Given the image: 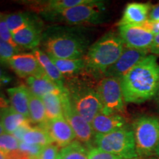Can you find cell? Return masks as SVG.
<instances>
[{
    "instance_id": "obj_1",
    "label": "cell",
    "mask_w": 159,
    "mask_h": 159,
    "mask_svg": "<svg viewBox=\"0 0 159 159\" xmlns=\"http://www.w3.org/2000/svg\"><path fill=\"white\" fill-rule=\"evenodd\" d=\"M127 103H141L156 96L159 88V64L154 55H148L120 80Z\"/></svg>"
},
{
    "instance_id": "obj_26",
    "label": "cell",
    "mask_w": 159,
    "mask_h": 159,
    "mask_svg": "<svg viewBox=\"0 0 159 159\" xmlns=\"http://www.w3.org/2000/svg\"><path fill=\"white\" fill-rule=\"evenodd\" d=\"M12 34L23 27L33 24L29 16L24 13H13L4 18Z\"/></svg>"
},
{
    "instance_id": "obj_30",
    "label": "cell",
    "mask_w": 159,
    "mask_h": 159,
    "mask_svg": "<svg viewBox=\"0 0 159 159\" xmlns=\"http://www.w3.org/2000/svg\"><path fill=\"white\" fill-rule=\"evenodd\" d=\"M43 147L39 145L28 144L27 143L21 142L19 143V150L33 159H37L42 151Z\"/></svg>"
},
{
    "instance_id": "obj_42",
    "label": "cell",
    "mask_w": 159,
    "mask_h": 159,
    "mask_svg": "<svg viewBox=\"0 0 159 159\" xmlns=\"http://www.w3.org/2000/svg\"><path fill=\"white\" fill-rule=\"evenodd\" d=\"M156 97H157V100H158V104H159V88H158V92H157V94H156Z\"/></svg>"
},
{
    "instance_id": "obj_32",
    "label": "cell",
    "mask_w": 159,
    "mask_h": 159,
    "mask_svg": "<svg viewBox=\"0 0 159 159\" xmlns=\"http://www.w3.org/2000/svg\"><path fill=\"white\" fill-rule=\"evenodd\" d=\"M0 39L5 41V42L10 43L15 48L19 49V47H18V45L15 43L14 40H13V34L10 31L8 27H7L4 19H2L1 22H0Z\"/></svg>"
},
{
    "instance_id": "obj_13",
    "label": "cell",
    "mask_w": 159,
    "mask_h": 159,
    "mask_svg": "<svg viewBox=\"0 0 159 159\" xmlns=\"http://www.w3.org/2000/svg\"><path fill=\"white\" fill-rule=\"evenodd\" d=\"M41 128L45 129L48 133L52 143L59 148H65L75 141L76 138L72 128L64 116L47 120Z\"/></svg>"
},
{
    "instance_id": "obj_45",
    "label": "cell",
    "mask_w": 159,
    "mask_h": 159,
    "mask_svg": "<svg viewBox=\"0 0 159 159\" xmlns=\"http://www.w3.org/2000/svg\"><path fill=\"white\" fill-rule=\"evenodd\" d=\"M133 159H139L138 158H133Z\"/></svg>"
},
{
    "instance_id": "obj_43",
    "label": "cell",
    "mask_w": 159,
    "mask_h": 159,
    "mask_svg": "<svg viewBox=\"0 0 159 159\" xmlns=\"http://www.w3.org/2000/svg\"><path fill=\"white\" fill-rule=\"evenodd\" d=\"M1 21H2V18H1V15H0V22H1Z\"/></svg>"
},
{
    "instance_id": "obj_40",
    "label": "cell",
    "mask_w": 159,
    "mask_h": 159,
    "mask_svg": "<svg viewBox=\"0 0 159 159\" xmlns=\"http://www.w3.org/2000/svg\"><path fill=\"white\" fill-rule=\"evenodd\" d=\"M5 134V130H4L2 124V120H1V116H0V136Z\"/></svg>"
},
{
    "instance_id": "obj_12",
    "label": "cell",
    "mask_w": 159,
    "mask_h": 159,
    "mask_svg": "<svg viewBox=\"0 0 159 159\" xmlns=\"http://www.w3.org/2000/svg\"><path fill=\"white\" fill-rule=\"evenodd\" d=\"M7 63L16 74L22 78L46 76L41 64L33 53L17 54L11 57Z\"/></svg>"
},
{
    "instance_id": "obj_20",
    "label": "cell",
    "mask_w": 159,
    "mask_h": 159,
    "mask_svg": "<svg viewBox=\"0 0 159 159\" xmlns=\"http://www.w3.org/2000/svg\"><path fill=\"white\" fill-rule=\"evenodd\" d=\"M49 57L64 77L75 78L82 74L83 71L86 70V66L83 58L66 60L56 58L51 56H49Z\"/></svg>"
},
{
    "instance_id": "obj_21",
    "label": "cell",
    "mask_w": 159,
    "mask_h": 159,
    "mask_svg": "<svg viewBox=\"0 0 159 159\" xmlns=\"http://www.w3.org/2000/svg\"><path fill=\"white\" fill-rule=\"evenodd\" d=\"M1 108L0 116L5 134H13L19 127L30 122L28 119L17 113L11 106H6Z\"/></svg>"
},
{
    "instance_id": "obj_6",
    "label": "cell",
    "mask_w": 159,
    "mask_h": 159,
    "mask_svg": "<svg viewBox=\"0 0 159 159\" xmlns=\"http://www.w3.org/2000/svg\"><path fill=\"white\" fill-rule=\"evenodd\" d=\"M63 114L74 131L77 141L88 148L94 147L95 134L90 123L85 121L75 109L68 90L61 94Z\"/></svg>"
},
{
    "instance_id": "obj_19",
    "label": "cell",
    "mask_w": 159,
    "mask_h": 159,
    "mask_svg": "<svg viewBox=\"0 0 159 159\" xmlns=\"http://www.w3.org/2000/svg\"><path fill=\"white\" fill-rule=\"evenodd\" d=\"M33 54L36 57L46 75L61 89H66L64 85V77L60 72L49 55L37 48L33 49Z\"/></svg>"
},
{
    "instance_id": "obj_4",
    "label": "cell",
    "mask_w": 159,
    "mask_h": 159,
    "mask_svg": "<svg viewBox=\"0 0 159 159\" xmlns=\"http://www.w3.org/2000/svg\"><path fill=\"white\" fill-rule=\"evenodd\" d=\"M137 153L142 158H150L159 144V118L139 116L133 124Z\"/></svg>"
},
{
    "instance_id": "obj_35",
    "label": "cell",
    "mask_w": 159,
    "mask_h": 159,
    "mask_svg": "<svg viewBox=\"0 0 159 159\" xmlns=\"http://www.w3.org/2000/svg\"><path fill=\"white\" fill-rule=\"evenodd\" d=\"M6 159H33L20 150L6 155Z\"/></svg>"
},
{
    "instance_id": "obj_28",
    "label": "cell",
    "mask_w": 159,
    "mask_h": 159,
    "mask_svg": "<svg viewBox=\"0 0 159 159\" xmlns=\"http://www.w3.org/2000/svg\"><path fill=\"white\" fill-rule=\"evenodd\" d=\"M19 143L13 134L5 133L0 136V149L6 155L19 150Z\"/></svg>"
},
{
    "instance_id": "obj_22",
    "label": "cell",
    "mask_w": 159,
    "mask_h": 159,
    "mask_svg": "<svg viewBox=\"0 0 159 159\" xmlns=\"http://www.w3.org/2000/svg\"><path fill=\"white\" fill-rule=\"evenodd\" d=\"M61 93H49L41 97L47 120H52L63 116Z\"/></svg>"
},
{
    "instance_id": "obj_2",
    "label": "cell",
    "mask_w": 159,
    "mask_h": 159,
    "mask_svg": "<svg viewBox=\"0 0 159 159\" xmlns=\"http://www.w3.org/2000/svg\"><path fill=\"white\" fill-rule=\"evenodd\" d=\"M125 47L119 34L111 32L106 33L91 46L83 57L86 70L105 75L119 58Z\"/></svg>"
},
{
    "instance_id": "obj_25",
    "label": "cell",
    "mask_w": 159,
    "mask_h": 159,
    "mask_svg": "<svg viewBox=\"0 0 159 159\" xmlns=\"http://www.w3.org/2000/svg\"><path fill=\"white\" fill-rule=\"evenodd\" d=\"M61 159H89L88 148L82 143L75 140L59 152Z\"/></svg>"
},
{
    "instance_id": "obj_9",
    "label": "cell",
    "mask_w": 159,
    "mask_h": 159,
    "mask_svg": "<svg viewBox=\"0 0 159 159\" xmlns=\"http://www.w3.org/2000/svg\"><path fill=\"white\" fill-rule=\"evenodd\" d=\"M71 92H69V95L77 113L91 124L95 116L102 110V102L97 89L83 87Z\"/></svg>"
},
{
    "instance_id": "obj_33",
    "label": "cell",
    "mask_w": 159,
    "mask_h": 159,
    "mask_svg": "<svg viewBox=\"0 0 159 159\" xmlns=\"http://www.w3.org/2000/svg\"><path fill=\"white\" fill-rule=\"evenodd\" d=\"M58 155V147L53 144H49L43 147L37 159H57Z\"/></svg>"
},
{
    "instance_id": "obj_36",
    "label": "cell",
    "mask_w": 159,
    "mask_h": 159,
    "mask_svg": "<svg viewBox=\"0 0 159 159\" xmlns=\"http://www.w3.org/2000/svg\"><path fill=\"white\" fill-rule=\"evenodd\" d=\"M148 21H159V4L152 6L148 17Z\"/></svg>"
},
{
    "instance_id": "obj_5",
    "label": "cell",
    "mask_w": 159,
    "mask_h": 159,
    "mask_svg": "<svg viewBox=\"0 0 159 159\" xmlns=\"http://www.w3.org/2000/svg\"><path fill=\"white\" fill-rule=\"evenodd\" d=\"M45 46L49 56L66 60L83 58L86 48L83 39L67 33L52 35L47 40Z\"/></svg>"
},
{
    "instance_id": "obj_8",
    "label": "cell",
    "mask_w": 159,
    "mask_h": 159,
    "mask_svg": "<svg viewBox=\"0 0 159 159\" xmlns=\"http://www.w3.org/2000/svg\"><path fill=\"white\" fill-rule=\"evenodd\" d=\"M105 7L103 2L89 0L88 2L77 5L71 8L52 13L61 21L72 25L95 24L102 21Z\"/></svg>"
},
{
    "instance_id": "obj_17",
    "label": "cell",
    "mask_w": 159,
    "mask_h": 159,
    "mask_svg": "<svg viewBox=\"0 0 159 159\" xmlns=\"http://www.w3.org/2000/svg\"><path fill=\"white\" fill-rule=\"evenodd\" d=\"M13 38L19 47L33 50L39 45L41 33L34 24H32L13 33Z\"/></svg>"
},
{
    "instance_id": "obj_34",
    "label": "cell",
    "mask_w": 159,
    "mask_h": 159,
    "mask_svg": "<svg viewBox=\"0 0 159 159\" xmlns=\"http://www.w3.org/2000/svg\"><path fill=\"white\" fill-rule=\"evenodd\" d=\"M31 127L32 126L30 125V122L25 123V125H21V127H19V128H18L14 133H13V135L18 139V140H19V142H22L24 136H25L26 133L28 131V130L31 128Z\"/></svg>"
},
{
    "instance_id": "obj_15",
    "label": "cell",
    "mask_w": 159,
    "mask_h": 159,
    "mask_svg": "<svg viewBox=\"0 0 159 159\" xmlns=\"http://www.w3.org/2000/svg\"><path fill=\"white\" fill-rule=\"evenodd\" d=\"M152 6L148 3L132 2L125 7L122 19L119 22L121 25L142 26L148 20Z\"/></svg>"
},
{
    "instance_id": "obj_14",
    "label": "cell",
    "mask_w": 159,
    "mask_h": 159,
    "mask_svg": "<svg viewBox=\"0 0 159 159\" xmlns=\"http://www.w3.org/2000/svg\"><path fill=\"white\" fill-rule=\"evenodd\" d=\"M95 135H105L126 128L127 121L120 114H105L99 113L91 123Z\"/></svg>"
},
{
    "instance_id": "obj_23",
    "label": "cell",
    "mask_w": 159,
    "mask_h": 159,
    "mask_svg": "<svg viewBox=\"0 0 159 159\" xmlns=\"http://www.w3.org/2000/svg\"><path fill=\"white\" fill-rule=\"evenodd\" d=\"M29 120L30 122L42 126L47 121V115L42 99L30 91Z\"/></svg>"
},
{
    "instance_id": "obj_39",
    "label": "cell",
    "mask_w": 159,
    "mask_h": 159,
    "mask_svg": "<svg viewBox=\"0 0 159 159\" xmlns=\"http://www.w3.org/2000/svg\"><path fill=\"white\" fill-rule=\"evenodd\" d=\"M150 158L151 159H159V144L157 145L153 153H152V156H151Z\"/></svg>"
},
{
    "instance_id": "obj_37",
    "label": "cell",
    "mask_w": 159,
    "mask_h": 159,
    "mask_svg": "<svg viewBox=\"0 0 159 159\" xmlns=\"http://www.w3.org/2000/svg\"><path fill=\"white\" fill-rule=\"evenodd\" d=\"M149 51L152 53V55H159V33L155 35L153 42L151 45Z\"/></svg>"
},
{
    "instance_id": "obj_31",
    "label": "cell",
    "mask_w": 159,
    "mask_h": 159,
    "mask_svg": "<svg viewBox=\"0 0 159 159\" xmlns=\"http://www.w3.org/2000/svg\"><path fill=\"white\" fill-rule=\"evenodd\" d=\"M88 156L89 159H122L115 155L105 152L94 146L89 149Z\"/></svg>"
},
{
    "instance_id": "obj_3",
    "label": "cell",
    "mask_w": 159,
    "mask_h": 159,
    "mask_svg": "<svg viewBox=\"0 0 159 159\" xmlns=\"http://www.w3.org/2000/svg\"><path fill=\"white\" fill-rule=\"evenodd\" d=\"M94 147L122 159L138 158L134 131L128 127L105 135H95Z\"/></svg>"
},
{
    "instance_id": "obj_18",
    "label": "cell",
    "mask_w": 159,
    "mask_h": 159,
    "mask_svg": "<svg viewBox=\"0 0 159 159\" xmlns=\"http://www.w3.org/2000/svg\"><path fill=\"white\" fill-rule=\"evenodd\" d=\"M27 88L35 96L42 97L49 93H61L66 89H61L56 83L46 75L42 77H28L27 78Z\"/></svg>"
},
{
    "instance_id": "obj_11",
    "label": "cell",
    "mask_w": 159,
    "mask_h": 159,
    "mask_svg": "<svg viewBox=\"0 0 159 159\" xmlns=\"http://www.w3.org/2000/svg\"><path fill=\"white\" fill-rule=\"evenodd\" d=\"M149 50H139L125 47L122 54L114 65L105 71V77L121 80L135 66L148 55Z\"/></svg>"
},
{
    "instance_id": "obj_16",
    "label": "cell",
    "mask_w": 159,
    "mask_h": 159,
    "mask_svg": "<svg viewBox=\"0 0 159 159\" xmlns=\"http://www.w3.org/2000/svg\"><path fill=\"white\" fill-rule=\"evenodd\" d=\"M8 93L11 107L19 114L29 119L30 90L25 85L10 88Z\"/></svg>"
},
{
    "instance_id": "obj_38",
    "label": "cell",
    "mask_w": 159,
    "mask_h": 159,
    "mask_svg": "<svg viewBox=\"0 0 159 159\" xmlns=\"http://www.w3.org/2000/svg\"><path fill=\"white\" fill-rule=\"evenodd\" d=\"M9 81H10L9 77L7 76L5 72H4L2 69L1 66H0V88H1L4 84H5V83H7V82H9Z\"/></svg>"
},
{
    "instance_id": "obj_41",
    "label": "cell",
    "mask_w": 159,
    "mask_h": 159,
    "mask_svg": "<svg viewBox=\"0 0 159 159\" xmlns=\"http://www.w3.org/2000/svg\"><path fill=\"white\" fill-rule=\"evenodd\" d=\"M0 159H6V154L0 149Z\"/></svg>"
},
{
    "instance_id": "obj_27",
    "label": "cell",
    "mask_w": 159,
    "mask_h": 159,
    "mask_svg": "<svg viewBox=\"0 0 159 159\" xmlns=\"http://www.w3.org/2000/svg\"><path fill=\"white\" fill-rule=\"evenodd\" d=\"M89 0H52L47 2L44 9L55 13L88 2Z\"/></svg>"
},
{
    "instance_id": "obj_7",
    "label": "cell",
    "mask_w": 159,
    "mask_h": 159,
    "mask_svg": "<svg viewBox=\"0 0 159 159\" xmlns=\"http://www.w3.org/2000/svg\"><path fill=\"white\" fill-rule=\"evenodd\" d=\"M97 91L102 105V114H120L125 111V99L120 80L105 77L99 81Z\"/></svg>"
},
{
    "instance_id": "obj_29",
    "label": "cell",
    "mask_w": 159,
    "mask_h": 159,
    "mask_svg": "<svg viewBox=\"0 0 159 159\" xmlns=\"http://www.w3.org/2000/svg\"><path fill=\"white\" fill-rule=\"evenodd\" d=\"M19 49L0 39V61L7 62L11 57L17 55Z\"/></svg>"
},
{
    "instance_id": "obj_44",
    "label": "cell",
    "mask_w": 159,
    "mask_h": 159,
    "mask_svg": "<svg viewBox=\"0 0 159 159\" xmlns=\"http://www.w3.org/2000/svg\"><path fill=\"white\" fill-rule=\"evenodd\" d=\"M57 159H61V158H59V157H57Z\"/></svg>"
},
{
    "instance_id": "obj_10",
    "label": "cell",
    "mask_w": 159,
    "mask_h": 159,
    "mask_svg": "<svg viewBox=\"0 0 159 159\" xmlns=\"http://www.w3.org/2000/svg\"><path fill=\"white\" fill-rule=\"evenodd\" d=\"M119 35L125 47L139 50H149L155 35L143 26H119Z\"/></svg>"
},
{
    "instance_id": "obj_24",
    "label": "cell",
    "mask_w": 159,
    "mask_h": 159,
    "mask_svg": "<svg viewBox=\"0 0 159 159\" xmlns=\"http://www.w3.org/2000/svg\"><path fill=\"white\" fill-rule=\"evenodd\" d=\"M22 142L28 144L41 147L53 144L47 130L41 127H31L24 136Z\"/></svg>"
}]
</instances>
